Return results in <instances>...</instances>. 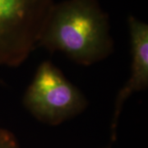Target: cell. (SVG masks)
Returning a JSON list of instances; mask_svg holds the SVG:
<instances>
[{
  "label": "cell",
  "mask_w": 148,
  "mask_h": 148,
  "mask_svg": "<svg viewBox=\"0 0 148 148\" xmlns=\"http://www.w3.org/2000/svg\"><path fill=\"white\" fill-rule=\"evenodd\" d=\"M53 0H0V66L16 68L38 47Z\"/></svg>",
  "instance_id": "7a4b0ae2"
},
{
  "label": "cell",
  "mask_w": 148,
  "mask_h": 148,
  "mask_svg": "<svg viewBox=\"0 0 148 148\" xmlns=\"http://www.w3.org/2000/svg\"><path fill=\"white\" fill-rule=\"evenodd\" d=\"M110 30L109 16L97 0H64L52 8L38 47L90 66L114 52Z\"/></svg>",
  "instance_id": "6da1fadb"
},
{
  "label": "cell",
  "mask_w": 148,
  "mask_h": 148,
  "mask_svg": "<svg viewBox=\"0 0 148 148\" xmlns=\"http://www.w3.org/2000/svg\"><path fill=\"white\" fill-rule=\"evenodd\" d=\"M106 148H110V147H106Z\"/></svg>",
  "instance_id": "8992f818"
},
{
  "label": "cell",
  "mask_w": 148,
  "mask_h": 148,
  "mask_svg": "<svg viewBox=\"0 0 148 148\" xmlns=\"http://www.w3.org/2000/svg\"><path fill=\"white\" fill-rule=\"evenodd\" d=\"M132 54L131 74L118 92L110 124L111 140L116 138V129L124 103L135 92L148 87V25L134 16L127 18Z\"/></svg>",
  "instance_id": "277c9868"
},
{
  "label": "cell",
  "mask_w": 148,
  "mask_h": 148,
  "mask_svg": "<svg viewBox=\"0 0 148 148\" xmlns=\"http://www.w3.org/2000/svg\"><path fill=\"white\" fill-rule=\"evenodd\" d=\"M0 148H20L16 136L4 128L0 127Z\"/></svg>",
  "instance_id": "5b68a950"
},
{
  "label": "cell",
  "mask_w": 148,
  "mask_h": 148,
  "mask_svg": "<svg viewBox=\"0 0 148 148\" xmlns=\"http://www.w3.org/2000/svg\"><path fill=\"white\" fill-rule=\"evenodd\" d=\"M22 102L32 116L51 126L77 116L89 105L83 93L49 60L38 66Z\"/></svg>",
  "instance_id": "3957f363"
}]
</instances>
